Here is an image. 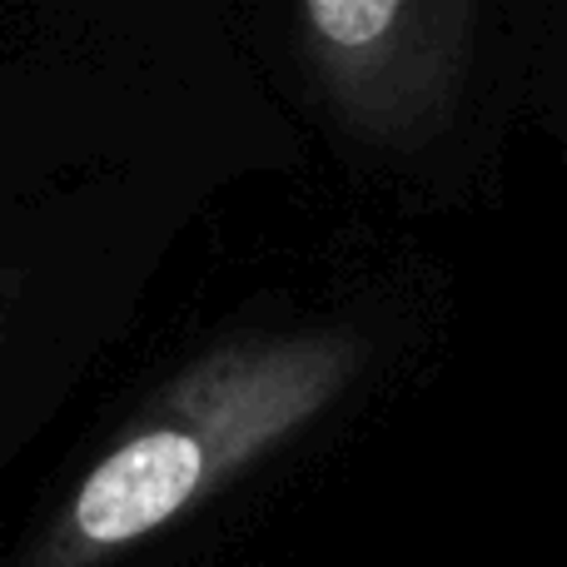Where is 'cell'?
I'll use <instances>...</instances> for the list:
<instances>
[{"label":"cell","mask_w":567,"mask_h":567,"mask_svg":"<svg viewBox=\"0 0 567 567\" xmlns=\"http://www.w3.org/2000/svg\"><path fill=\"white\" fill-rule=\"evenodd\" d=\"M199 443L185 433H150L135 439L85 483L75 503V528L90 543H125L159 528L189 503L199 483Z\"/></svg>","instance_id":"obj_1"},{"label":"cell","mask_w":567,"mask_h":567,"mask_svg":"<svg viewBox=\"0 0 567 567\" xmlns=\"http://www.w3.org/2000/svg\"><path fill=\"white\" fill-rule=\"evenodd\" d=\"M399 20V6H383V0H319L309 6V25L319 35H329L333 45H373L383 30Z\"/></svg>","instance_id":"obj_2"}]
</instances>
